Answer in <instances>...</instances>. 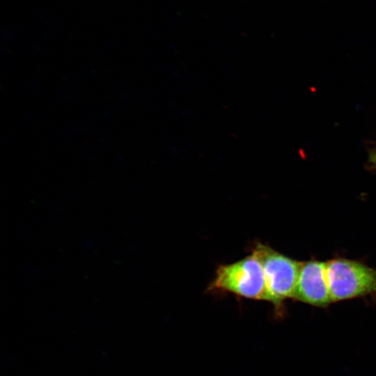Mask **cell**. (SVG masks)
Returning <instances> with one entry per match:
<instances>
[{"label":"cell","instance_id":"7a4b0ae2","mask_svg":"<svg viewBox=\"0 0 376 376\" xmlns=\"http://www.w3.org/2000/svg\"><path fill=\"white\" fill-rule=\"evenodd\" d=\"M207 290L266 300L264 274L259 260L251 253L233 263L219 265Z\"/></svg>","mask_w":376,"mask_h":376},{"label":"cell","instance_id":"6da1fadb","mask_svg":"<svg viewBox=\"0 0 376 376\" xmlns=\"http://www.w3.org/2000/svg\"><path fill=\"white\" fill-rule=\"evenodd\" d=\"M251 253L259 260L263 268L266 301L280 310L286 299H294L301 262L261 242L254 244Z\"/></svg>","mask_w":376,"mask_h":376},{"label":"cell","instance_id":"5b68a950","mask_svg":"<svg viewBox=\"0 0 376 376\" xmlns=\"http://www.w3.org/2000/svg\"><path fill=\"white\" fill-rule=\"evenodd\" d=\"M368 164L371 168L376 169V148L370 152Z\"/></svg>","mask_w":376,"mask_h":376},{"label":"cell","instance_id":"3957f363","mask_svg":"<svg viewBox=\"0 0 376 376\" xmlns=\"http://www.w3.org/2000/svg\"><path fill=\"white\" fill-rule=\"evenodd\" d=\"M325 267L332 303L376 294V269L366 264L339 258Z\"/></svg>","mask_w":376,"mask_h":376},{"label":"cell","instance_id":"277c9868","mask_svg":"<svg viewBox=\"0 0 376 376\" xmlns=\"http://www.w3.org/2000/svg\"><path fill=\"white\" fill-rule=\"evenodd\" d=\"M294 299L318 307L332 303L325 263L316 260L301 262Z\"/></svg>","mask_w":376,"mask_h":376}]
</instances>
